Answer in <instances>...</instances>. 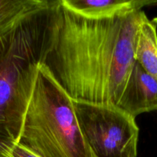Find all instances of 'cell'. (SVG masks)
Masks as SVG:
<instances>
[{"label":"cell","instance_id":"cell-9","mask_svg":"<svg viewBox=\"0 0 157 157\" xmlns=\"http://www.w3.org/2000/svg\"><path fill=\"white\" fill-rule=\"evenodd\" d=\"M7 157H38L19 144H15L9 152Z\"/></svg>","mask_w":157,"mask_h":157},{"label":"cell","instance_id":"cell-5","mask_svg":"<svg viewBox=\"0 0 157 157\" xmlns=\"http://www.w3.org/2000/svg\"><path fill=\"white\" fill-rule=\"evenodd\" d=\"M117 106L135 118L157 111V81L136 61Z\"/></svg>","mask_w":157,"mask_h":157},{"label":"cell","instance_id":"cell-7","mask_svg":"<svg viewBox=\"0 0 157 157\" xmlns=\"http://www.w3.org/2000/svg\"><path fill=\"white\" fill-rule=\"evenodd\" d=\"M136 61L157 81V18L144 20L140 29Z\"/></svg>","mask_w":157,"mask_h":157},{"label":"cell","instance_id":"cell-2","mask_svg":"<svg viewBox=\"0 0 157 157\" xmlns=\"http://www.w3.org/2000/svg\"><path fill=\"white\" fill-rule=\"evenodd\" d=\"M58 2L49 1L0 36V157L18 144L38 71L55 38Z\"/></svg>","mask_w":157,"mask_h":157},{"label":"cell","instance_id":"cell-3","mask_svg":"<svg viewBox=\"0 0 157 157\" xmlns=\"http://www.w3.org/2000/svg\"><path fill=\"white\" fill-rule=\"evenodd\" d=\"M18 144L38 157H94L80 127L73 100L42 64Z\"/></svg>","mask_w":157,"mask_h":157},{"label":"cell","instance_id":"cell-8","mask_svg":"<svg viewBox=\"0 0 157 157\" xmlns=\"http://www.w3.org/2000/svg\"><path fill=\"white\" fill-rule=\"evenodd\" d=\"M49 0H0V36L32 12L41 9Z\"/></svg>","mask_w":157,"mask_h":157},{"label":"cell","instance_id":"cell-6","mask_svg":"<svg viewBox=\"0 0 157 157\" xmlns=\"http://www.w3.org/2000/svg\"><path fill=\"white\" fill-rule=\"evenodd\" d=\"M64 7L88 18H113L157 6L155 0H61Z\"/></svg>","mask_w":157,"mask_h":157},{"label":"cell","instance_id":"cell-1","mask_svg":"<svg viewBox=\"0 0 157 157\" xmlns=\"http://www.w3.org/2000/svg\"><path fill=\"white\" fill-rule=\"evenodd\" d=\"M143 10L88 18L59 0L56 32L44 65L75 101L118 105L133 65Z\"/></svg>","mask_w":157,"mask_h":157},{"label":"cell","instance_id":"cell-4","mask_svg":"<svg viewBox=\"0 0 157 157\" xmlns=\"http://www.w3.org/2000/svg\"><path fill=\"white\" fill-rule=\"evenodd\" d=\"M83 135L94 157H136L140 129L117 105L73 100Z\"/></svg>","mask_w":157,"mask_h":157}]
</instances>
